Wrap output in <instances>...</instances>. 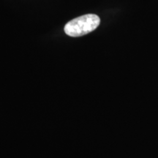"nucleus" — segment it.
<instances>
[{
  "instance_id": "1",
  "label": "nucleus",
  "mask_w": 158,
  "mask_h": 158,
  "mask_svg": "<svg viewBox=\"0 0 158 158\" xmlns=\"http://www.w3.org/2000/svg\"><path fill=\"white\" fill-rule=\"evenodd\" d=\"M100 23V19L97 15H84L67 23L64 26V32L70 37H81L95 30Z\"/></svg>"
}]
</instances>
